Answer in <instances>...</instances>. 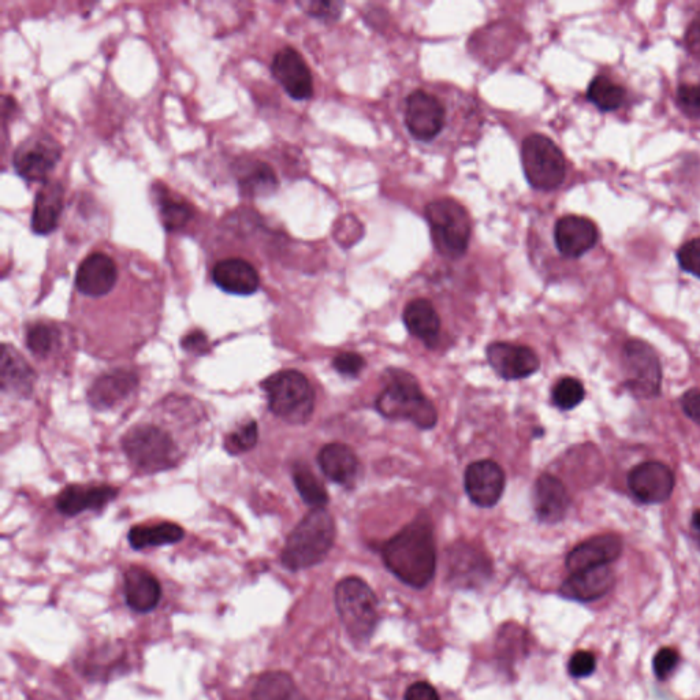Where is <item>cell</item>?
I'll return each mask as SVG.
<instances>
[{
	"label": "cell",
	"instance_id": "47",
	"mask_svg": "<svg viewBox=\"0 0 700 700\" xmlns=\"http://www.w3.org/2000/svg\"><path fill=\"white\" fill-rule=\"evenodd\" d=\"M685 47L692 57L700 61V16L688 26L685 33Z\"/></svg>",
	"mask_w": 700,
	"mask_h": 700
},
{
	"label": "cell",
	"instance_id": "22",
	"mask_svg": "<svg viewBox=\"0 0 700 700\" xmlns=\"http://www.w3.org/2000/svg\"><path fill=\"white\" fill-rule=\"evenodd\" d=\"M569 504L567 487L560 479L547 474L539 476L535 483L534 508L542 523L556 524L564 519Z\"/></svg>",
	"mask_w": 700,
	"mask_h": 700
},
{
	"label": "cell",
	"instance_id": "26",
	"mask_svg": "<svg viewBox=\"0 0 700 700\" xmlns=\"http://www.w3.org/2000/svg\"><path fill=\"white\" fill-rule=\"evenodd\" d=\"M118 495L111 486H70L59 494L57 508L62 515L76 516L84 510H99Z\"/></svg>",
	"mask_w": 700,
	"mask_h": 700
},
{
	"label": "cell",
	"instance_id": "9",
	"mask_svg": "<svg viewBox=\"0 0 700 700\" xmlns=\"http://www.w3.org/2000/svg\"><path fill=\"white\" fill-rule=\"evenodd\" d=\"M625 386L632 396L650 400L661 392V363L655 350L640 340L628 341L623 352Z\"/></svg>",
	"mask_w": 700,
	"mask_h": 700
},
{
	"label": "cell",
	"instance_id": "19",
	"mask_svg": "<svg viewBox=\"0 0 700 700\" xmlns=\"http://www.w3.org/2000/svg\"><path fill=\"white\" fill-rule=\"evenodd\" d=\"M616 577L609 565L584 569V571L572 573L562 583L560 594L562 597L577 602H592L605 597L614 587Z\"/></svg>",
	"mask_w": 700,
	"mask_h": 700
},
{
	"label": "cell",
	"instance_id": "40",
	"mask_svg": "<svg viewBox=\"0 0 700 700\" xmlns=\"http://www.w3.org/2000/svg\"><path fill=\"white\" fill-rule=\"evenodd\" d=\"M677 259L684 271L700 278V237L685 242L677 252Z\"/></svg>",
	"mask_w": 700,
	"mask_h": 700
},
{
	"label": "cell",
	"instance_id": "14",
	"mask_svg": "<svg viewBox=\"0 0 700 700\" xmlns=\"http://www.w3.org/2000/svg\"><path fill=\"white\" fill-rule=\"evenodd\" d=\"M505 483L504 469L493 460L475 461L465 471V491L482 508H491L501 500Z\"/></svg>",
	"mask_w": 700,
	"mask_h": 700
},
{
	"label": "cell",
	"instance_id": "7",
	"mask_svg": "<svg viewBox=\"0 0 700 700\" xmlns=\"http://www.w3.org/2000/svg\"><path fill=\"white\" fill-rule=\"evenodd\" d=\"M525 178L538 191H553L567 175V163L560 148L543 134H531L521 145Z\"/></svg>",
	"mask_w": 700,
	"mask_h": 700
},
{
	"label": "cell",
	"instance_id": "37",
	"mask_svg": "<svg viewBox=\"0 0 700 700\" xmlns=\"http://www.w3.org/2000/svg\"><path fill=\"white\" fill-rule=\"evenodd\" d=\"M584 396H586V390L583 383L575 378H562L553 389L554 405L561 411H571L576 408L577 405L582 404Z\"/></svg>",
	"mask_w": 700,
	"mask_h": 700
},
{
	"label": "cell",
	"instance_id": "30",
	"mask_svg": "<svg viewBox=\"0 0 700 700\" xmlns=\"http://www.w3.org/2000/svg\"><path fill=\"white\" fill-rule=\"evenodd\" d=\"M238 171L237 181L240 192L245 197H266L273 195L278 189V178L267 163L252 160L242 163Z\"/></svg>",
	"mask_w": 700,
	"mask_h": 700
},
{
	"label": "cell",
	"instance_id": "44",
	"mask_svg": "<svg viewBox=\"0 0 700 700\" xmlns=\"http://www.w3.org/2000/svg\"><path fill=\"white\" fill-rule=\"evenodd\" d=\"M333 366L335 371L340 372L341 375L355 378L366 367V361L357 353L346 352L335 357Z\"/></svg>",
	"mask_w": 700,
	"mask_h": 700
},
{
	"label": "cell",
	"instance_id": "12",
	"mask_svg": "<svg viewBox=\"0 0 700 700\" xmlns=\"http://www.w3.org/2000/svg\"><path fill=\"white\" fill-rule=\"evenodd\" d=\"M628 487L643 504H662L675 489V475L668 465L647 461L629 472Z\"/></svg>",
	"mask_w": 700,
	"mask_h": 700
},
{
	"label": "cell",
	"instance_id": "41",
	"mask_svg": "<svg viewBox=\"0 0 700 700\" xmlns=\"http://www.w3.org/2000/svg\"><path fill=\"white\" fill-rule=\"evenodd\" d=\"M305 13L319 20L335 21L341 16L344 3L342 2H303L299 3Z\"/></svg>",
	"mask_w": 700,
	"mask_h": 700
},
{
	"label": "cell",
	"instance_id": "36",
	"mask_svg": "<svg viewBox=\"0 0 700 700\" xmlns=\"http://www.w3.org/2000/svg\"><path fill=\"white\" fill-rule=\"evenodd\" d=\"M59 333L55 327L46 323H36L28 330L26 345L39 357H47L58 344Z\"/></svg>",
	"mask_w": 700,
	"mask_h": 700
},
{
	"label": "cell",
	"instance_id": "39",
	"mask_svg": "<svg viewBox=\"0 0 700 700\" xmlns=\"http://www.w3.org/2000/svg\"><path fill=\"white\" fill-rule=\"evenodd\" d=\"M677 104L688 118L700 119V84H681Z\"/></svg>",
	"mask_w": 700,
	"mask_h": 700
},
{
	"label": "cell",
	"instance_id": "46",
	"mask_svg": "<svg viewBox=\"0 0 700 700\" xmlns=\"http://www.w3.org/2000/svg\"><path fill=\"white\" fill-rule=\"evenodd\" d=\"M681 407L692 422L700 426V390H691L681 398Z\"/></svg>",
	"mask_w": 700,
	"mask_h": 700
},
{
	"label": "cell",
	"instance_id": "13",
	"mask_svg": "<svg viewBox=\"0 0 700 700\" xmlns=\"http://www.w3.org/2000/svg\"><path fill=\"white\" fill-rule=\"evenodd\" d=\"M271 73L290 98L308 100L314 96V80L307 62L299 51L285 47L274 55Z\"/></svg>",
	"mask_w": 700,
	"mask_h": 700
},
{
	"label": "cell",
	"instance_id": "27",
	"mask_svg": "<svg viewBox=\"0 0 700 700\" xmlns=\"http://www.w3.org/2000/svg\"><path fill=\"white\" fill-rule=\"evenodd\" d=\"M137 383L139 379L133 372L124 370L111 372L95 382L89 392V401L96 409L113 408L132 394Z\"/></svg>",
	"mask_w": 700,
	"mask_h": 700
},
{
	"label": "cell",
	"instance_id": "18",
	"mask_svg": "<svg viewBox=\"0 0 700 700\" xmlns=\"http://www.w3.org/2000/svg\"><path fill=\"white\" fill-rule=\"evenodd\" d=\"M623 553V541L616 534L594 536L580 543L568 554L567 568L571 573L584 569L605 567L612 564Z\"/></svg>",
	"mask_w": 700,
	"mask_h": 700
},
{
	"label": "cell",
	"instance_id": "3",
	"mask_svg": "<svg viewBox=\"0 0 700 700\" xmlns=\"http://www.w3.org/2000/svg\"><path fill=\"white\" fill-rule=\"evenodd\" d=\"M376 409L386 419L409 420L422 430L437 424L433 402L424 396L419 383L404 371H389V383L376 400Z\"/></svg>",
	"mask_w": 700,
	"mask_h": 700
},
{
	"label": "cell",
	"instance_id": "4",
	"mask_svg": "<svg viewBox=\"0 0 700 700\" xmlns=\"http://www.w3.org/2000/svg\"><path fill=\"white\" fill-rule=\"evenodd\" d=\"M270 411L290 424H304L315 408V392L299 371H281L263 382Z\"/></svg>",
	"mask_w": 700,
	"mask_h": 700
},
{
	"label": "cell",
	"instance_id": "33",
	"mask_svg": "<svg viewBox=\"0 0 700 700\" xmlns=\"http://www.w3.org/2000/svg\"><path fill=\"white\" fill-rule=\"evenodd\" d=\"M160 219L167 232H180L195 218V208L188 200L171 195L166 188L158 193Z\"/></svg>",
	"mask_w": 700,
	"mask_h": 700
},
{
	"label": "cell",
	"instance_id": "31",
	"mask_svg": "<svg viewBox=\"0 0 700 700\" xmlns=\"http://www.w3.org/2000/svg\"><path fill=\"white\" fill-rule=\"evenodd\" d=\"M252 700H307L289 673L271 670L256 681Z\"/></svg>",
	"mask_w": 700,
	"mask_h": 700
},
{
	"label": "cell",
	"instance_id": "5",
	"mask_svg": "<svg viewBox=\"0 0 700 700\" xmlns=\"http://www.w3.org/2000/svg\"><path fill=\"white\" fill-rule=\"evenodd\" d=\"M335 606L342 624L353 639H370L378 624V599L359 577H346L335 587Z\"/></svg>",
	"mask_w": 700,
	"mask_h": 700
},
{
	"label": "cell",
	"instance_id": "11",
	"mask_svg": "<svg viewBox=\"0 0 700 700\" xmlns=\"http://www.w3.org/2000/svg\"><path fill=\"white\" fill-rule=\"evenodd\" d=\"M445 121L446 110L437 96L420 89L408 96L405 125L416 140H434L441 134Z\"/></svg>",
	"mask_w": 700,
	"mask_h": 700
},
{
	"label": "cell",
	"instance_id": "25",
	"mask_svg": "<svg viewBox=\"0 0 700 700\" xmlns=\"http://www.w3.org/2000/svg\"><path fill=\"white\" fill-rule=\"evenodd\" d=\"M318 461L323 474L340 486H352L359 476V459L356 453L344 443L326 445L320 450Z\"/></svg>",
	"mask_w": 700,
	"mask_h": 700
},
{
	"label": "cell",
	"instance_id": "2",
	"mask_svg": "<svg viewBox=\"0 0 700 700\" xmlns=\"http://www.w3.org/2000/svg\"><path fill=\"white\" fill-rule=\"evenodd\" d=\"M335 541L333 516L326 509H312L289 535L282 564L289 571H303L320 564Z\"/></svg>",
	"mask_w": 700,
	"mask_h": 700
},
{
	"label": "cell",
	"instance_id": "45",
	"mask_svg": "<svg viewBox=\"0 0 700 700\" xmlns=\"http://www.w3.org/2000/svg\"><path fill=\"white\" fill-rule=\"evenodd\" d=\"M404 700H441L433 685L419 681L408 688Z\"/></svg>",
	"mask_w": 700,
	"mask_h": 700
},
{
	"label": "cell",
	"instance_id": "29",
	"mask_svg": "<svg viewBox=\"0 0 700 700\" xmlns=\"http://www.w3.org/2000/svg\"><path fill=\"white\" fill-rule=\"evenodd\" d=\"M404 323L413 337L427 345L434 344L441 331V318L437 309L426 299L413 300L405 307Z\"/></svg>",
	"mask_w": 700,
	"mask_h": 700
},
{
	"label": "cell",
	"instance_id": "35",
	"mask_svg": "<svg viewBox=\"0 0 700 700\" xmlns=\"http://www.w3.org/2000/svg\"><path fill=\"white\" fill-rule=\"evenodd\" d=\"M587 99L599 110L609 113L625 102V89L605 76L595 77L587 91Z\"/></svg>",
	"mask_w": 700,
	"mask_h": 700
},
{
	"label": "cell",
	"instance_id": "43",
	"mask_svg": "<svg viewBox=\"0 0 700 700\" xmlns=\"http://www.w3.org/2000/svg\"><path fill=\"white\" fill-rule=\"evenodd\" d=\"M677 664H679V653L675 649L665 647V649L659 650L653 661L655 676L659 680L668 679L673 670L676 669Z\"/></svg>",
	"mask_w": 700,
	"mask_h": 700
},
{
	"label": "cell",
	"instance_id": "23",
	"mask_svg": "<svg viewBox=\"0 0 700 700\" xmlns=\"http://www.w3.org/2000/svg\"><path fill=\"white\" fill-rule=\"evenodd\" d=\"M490 572L489 558L474 547L456 546L450 551L449 573L454 583L464 587H475L489 579Z\"/></svg>",
	"mask_w": 700,
	"mask_h": 700
},
{
	"label": "cell",
	"instance_id": "6",
	"mask_svg": "<svg viewBox=\"0 0 700 700\" xmlns=\"http://www.w3.org/2000/svg\"><path fill=\"white\" fill-rule=\"evenodd\" d=\"M426 218L434 247L445 258H461L471 240L472 223L459 201L439 199L428 204Z\"/></svg>",
	"mask_w": 700,
	"mask_h": 700
},
{
	"label": "cell",
	"instance_id": "10",
	"mask_svg": "<svg viewBox=\"0 0 700 700\" xmlns=\"http://www.w3.org/2000/svg\"><path fill=\"white\" fill-rule=\"evenodd\" d=\"M61 158V144L51 134H32L18 145L13 156V166L25 181L46 182Z\"/></svg>",
	"mask_w": 700,
	"mask_h": 700
},
{
	"label": "cell",
	"instance_id": "32",
	"mask_svg": "<svg viewBox=\"0 0 700 700\" xmlns=\"http://www.w3.org/2000/svg\"><path fill=\"white\" fill-rule=\"evenodd\" d=\"M184 528L174 523L137 525L129 532V543L133 549L174 545L184 539Z\"/></svg>",
	"mask_w": 700,
	"mask_h": 700
},
{
	"label": "cell",
	"instance_id": "8",
	"mask_svg": "<svg viewBox=\"0 0 700 700\" xmlns=\"http://www.w3.org/2000/svg\"><path fill=\"white\" fill-rule=\"evenodd\" d=\"M124 450L130 463L145 474L166 471L177 463L178 450L173 438L155 426H137L124 437Z\"/></svg>",
	"mask_w": 700,
	"mask_h": 700
},
{
	"label": "cell",
	"instance_id": "49",
	"mask_svg": "<svg viewBox=\"0 0 700 700\" xmlns=\"http://www.w3.org/2000/svg\"><path fill=\"white\" fill-rule=\"evenodd\" d=\"M692 530H694L700 546V510H696L694 516H692Z\"/></svg>",
	"mask_w": 700,
	"mask_h": 700
},
{
	"label": "cell",
	"instance_id": "34",
	"mask_svg": "<svg viewBox=\"0 0 700 700\" xmlns=\"http://www.w3.org/2000/svg\"><path fill=\"white\" fill-rule=\"evenodd\" d=\"M293 480L305 504L312 509H325L329 504V494L314 472L303 464H297L293 469Z\"/></svg>",
	"mask_w": 700,
	"mask_h": 700
},
{
	"label": "cell",
	"instance_id": "17",
	"mask_svg": "<svg viewBox=\"0 0 700 700\" xmlns=\"http://www.w3.org/2000/svg\"><path fill=\"white\" fill-rule=\"evenodd\" d=\"M118 267L109 255L93 252L81 262L76 274L78 292L88 297H103L114 289Z\"/></svg>",
	"mask_w": 700,
	"mask_h": 700
},
{
	"label": "cell",
	"instance_id": "38",
	"mask_svg": "<svg viewBox=\"0 0 700 700\" xmlns=\"http://www.w3.org/2000/svg\"><path fill=\"white\" fill-rule=\"evenodd\" d=\"M259 439V428L258 423L249 422L230 434L225 441V449L227 453L232 454V456H237V454L247 453L249 450L255 448L256 443Z\"/></svg>",
	"mask_w": 700,
	"mask_h": 700
},
{
	"label": "cell",
	"instance_id": "42",
	"mask_svg": "<svg viewBox=\"0 0 700 700\" xmlns=\"http://www.w3.org/2000/svg\"><path fill=\"white\" fill-rule=\"evenodd\" d=\"M597 668V659L590 651H577L569 661L568 669L575 679H584L591 676Z\"/></svg>",
	"mask_w": 700,
	"mask_h": 700
},
{
	"label": "cell",
	"instance_id": "28",
	"mask_svg": "<svg viewBox=\"0 0 700 700\" xmlns=\"http://www.w3.org/2000/svg\"><path fill=\"white\" fill-rule=\"evenodd\" d=\"M0 381L3 392L29 396L35 386L36 374L24 357L9 345H3L2 363H0Z\"/></svg>",
	"mask_w": 700,
	"mask_h": 700
},
{
	"label": "cell",
	"instance_id": "16",
	"mask_svg": "<svg viewBox=\"0 0 700 700\" xmlns=\"http://www.w3.org/2000/svg\"><path fill=\"white\" fill-rule=\"evenodd\" d=\"M598 227L591 219L580 215H567L558 219L554 227V242L564 258H582L597 245Z\"/></svg>",
	"mask_w": 700,
	"mask_h": 700
},
{
	"label": "cell",
	"instance_id": "1",
	"mask_svg": "<svg viewBox=\"0 0 700 700\" xmlns=\"http://www.w3.org/2000/svg\"><path fill=\"white\" fill-rule=\"evenodd\" d=\"M383 561L402 583L424 588L434 579L437 568L433 528L427 520L416 519L386 542Z\"/></svg>",
	"mask_w": 700,
	"mask_h": 700
},
{
	"label": "cell",
	"instance_id": "21",
	"mask_svg": "<svg viewBox=\"0 0 700 700\" xmlns=\"http://www.w3.org/2000/svg\"><path fill=\"white\" fill-rule=\"evenodd\" d=\"M65 204V188L61 182L48 180L36 193L31 227L37 236H48L57 230Z\"/></svg>",
	"mask_w": 700,
	"mask_h": 700
},
{
	"label": "cell",
	"instance_id": "48",
	"mask_svg": "<svg viewBox=\"0 0 700 700\" xmlns=\"http://www.w3.org/2000/svg\"><path fill=\"white\" fill-rule=\"evenodd\" d=\"M182 345H184V348L189 350V352L200 355V353L207 352L208 340L206 335L201 333V331H193V333L186 335L184 341H182Z\"/></svg>",
	"mask_w": 700,
	"mask_h": 700
},
{
	"label": "cell",
	"instance_id": "15",
	"mask_svg": "<svg viewBox=\"0 0 700 700\" xmlns=\"http://www.w3.org/2000/svg\"><path fill=\"white\" fill-rule=\"evenodd\" d=\"M490 366L506 381L528 378L541 367L538 355L528 346L494 342L487 348Z\"/></svg>",
	"mask_w": 700,
	"mask_h": 700
},
{
	"label": "cell",
	"instance_id": "20",
	"mask_svg": "<svg viewBox=\"0 0 700 700\" xmlns=\"http://www.w3.org/2000/svg\"><path fill=\"white\" fill-rule=\"evenodd\" d=\"M212 281L223 292L236 296H251L260 286L258 270L241 258L223 259L215 264Z\"/></svg>",
	"mask_w": 700,
	"mask_h": 700
},
{
	"label": "cell",
	"instance_id": "24",
	"mask_svg": "<svg viewBox=\"0 0 700 700\" xmlns=\"http://www.w3.org/2000/svg\"><path fill=\"white\" fill-rule=\"evenodd\" d=\"M124 590L126 603L137 613L152 612L162 599L159 580L141 567H132L126 571Z\"/></svg>",
	"mask_w": 700,
	"mask_h": 700
}]
</instances>
